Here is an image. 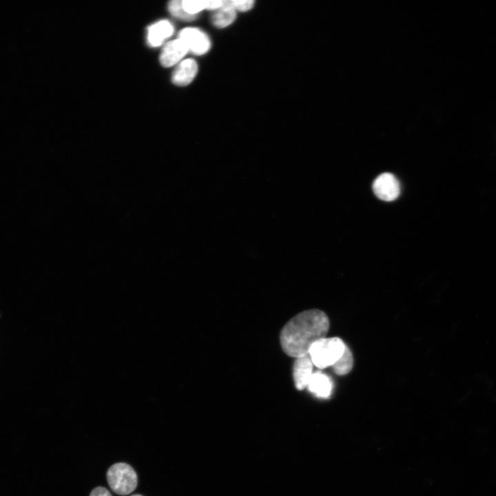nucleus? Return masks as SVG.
Here are the masks:
<instances>
[{"instance_id": "obj_1", "label": "nucleus", "mask_w": 496, "mask_h": 496, "mask_svg": "<svg viewBox=\"0 0 496 496\" xmlns=\"http://www.w3.org/2000/svg\"><path fill=\"white\" fill-rule=\"evenodd\" d=\"M329 326L328 316L320 309L299 313L284 326L280 332L282 350L289 356L296 358L308 355L311 346L326 337Z\"/></svg>"}, {"instance_id": "obj_2", "label": "nucleus", "mask_w": 496, "mask_h": 496, "mask_svg": "<svg viewBox=\"0 0 496 496\" xmlns=\"http://www.w3.org/2000/svg\"><path fill=\"white\" fill-rule=\"evenodd\" d=\"M345 347V343L338 337H325L311 346L308 355L314 366L322 369L332 366L342 356Z\"/></svg>"}, {"instance_id": "obj_3", "label": "nucleus", "mask_w": 496, "mask_h": 496, "mask_svg": "<svg viewBox=\"0 0 496 496\" xmlns=\"http://www.w3.org/2000/svg\"><path fill=\"white\" fill-rule=\"evenodd\" d=\"M106 477L112 490L119 495L130 494L138 484L136 471L130 464L123 462L112 464L107 471Z\"/></svg>"}, {"instance_id": "obj_4", "label": "nucleus", "mask_w": 496, "mask_h": 496, "mask_svg": "<svg viewBox=\"0 0 496 496\" xmlns=\"http://www.w3.org/2000/svg\"><path fill=\"white\" fill-rule=\"evenodd\" d=\"M178 39L183 41L189 51L196 55L205 54L211 46L208 36L195 28L183 29L179 32Z\"/></svg>"}, {"instance_id": "obj_5", "label": "nucleus", "mask_w": 496, "mask_h": 496, "mask_svg": "<svg viewBox=\"0 0 496 496\" xmlns=\"http://www.w3.org/2000/svg\"><path fill=\"white\" fill-rule=\"evenodd\" d=\"M373 189L376 196L384 201L396 199L400 192L399 182L391 173L378 176L373 182Z\"/></svg>"}, {"instance_id": "obj_6", "label": "nucleus", "mask_w": 496, "mask_h": 496, "mask_svg": "<svg viewBox=\"0 0 496 496\" xmlns=\"http://www.w3.org/2000/svg\"><path fill=\"white\" fill-rule=\"evenodd\" d=\"M185 44L180 39L167 42L162 49L160 61L163 66L169 68L178 63L188 52Z\"/></svg>"}, {"instance_id": "obj_7", "label": "nucleus", "mask_w": 496, "mask_h": 496, "mask_svg": "<svg viewBox=\"0 0 496 496\" xmlns=\"http://www.w3.org/2000/svg\"><path fill=\"white\" fill-rule=\"evenodd\" d=\"M313 366L309 355L296 359L293 367V377L298 390L301 391L307 387L313 374Z\"/></svg>"}, {"instance_id": "obj_8", "label": "nucleus", "mask_w": 496, "mask_h": 496, "mask_svg": "<svg viewBox=\"0 0 496 496\" xmlns=\"http://www.w3.org/2000/svg\"><path fill=\"white\" fill-rule=\"evenodd\" d=\"M198 72V65L193 59L180 61L172 74V82L178 86L189 84Z\"/></svg>"}, {"instance_id": "obj_9", "label": "nucleus", "mask_w": 496, "mask_h": 496, "mask_svg": "<svg viewBox=\"0 0 496 496\" xmlns=\"http://www.w3.org/2000/svg\"><path fill=\"white\" fill-rule=\"evenodd\" d=\"M174 32L172 24L167 20L159 21L148 28L147 39L152 47L161 45Z\"/></svg>"}, {"instance_id": "obj_10", "label": "nucleus", "mask_w": 496, "mask_h": 496, "mask_svg": "<svg viewBox=\"0 0 496 496\" xmlns=\"http://www.w3.org/2000/svg\"><path fill=\"white\" fill-rule=\"evenodd\" d=\"M307 387L316 396L327 398L331 394L333 385L331 379L327 375L321 372H316L312 374Z\"/></svg>"}, {"instance_id": "obj_11", "label": "nucleus", "mask_w": 496, "mask_h": 496, "mask_svg": "<svg viewBox=\"0 0 496 496\" xmlns=\"http://www.w3.org/2000/svg\"><path fill=\"white\" fill-rule=\"evenodd\" d=\"M236 17V10L231 6L229 0H223L222 7L213 14L211 22L217 28H225L233 23Z\"/></svg>"}, {"instance_id": "obj_12", "label": "nucleus", "mask_w": 496, "mask_h": 496, "mask_svg": "<svg viewBox=\"0 0 496 496\" xmlns=\"http://www.w3.org/2000/svg\"><path fill=\"white\" fill-rule=\"evenodd\" d=\"M353 365V357L350 349L346 345L342 356L332 366L335 373L344 375L349 373Z\"/></svg>"}, {"instance_id": "obj_13", "label": "nucleus", "mask_w": 496, "mask_h": 496, "mask_svg": "<svg viewBox=\"0 0 496 496\" xmlns=\"http://www.w3.org/2000/svg\"><path fill=\"white\" fill-rule=\"evenodd\" d=\"M169 11L170 13L178 19L191 21L196 18V16H193L187 14L183 8L182 1L174 0L169 3L168 5Z\"/></svg>"}, {"instance_id": "obj_14", "label": "nucleus", "mask_w": 496, "mask_h": 496, "mask_svg": "<svg viewBox=\"0 0 496 496\" xmlns=\"http://www.w3.org/2000/svg\"><path fill=\"white\" fill-rule=\"evenodd\" d=\"M207 1L184 0L182 1L183 10L189 14L196 16V14L206 9Z\"/></svg>"}, {"instance_id": "obj_15", "label": "nucleus", "mask_w": 496, "mask_h": 496, "mask_svg": "<svg viewBox=\"0 0 496 496\" xmlns=\"http://www.w3.org/2000/svg\"><path fill=\"white\" fill-rule=\"evenodd\" d=\"M231 6L236 10L245 12L252 8L254 1L252 0H229Z\"/></svg>"}, {"instance_id": "obj_16", "label": "nucleus", "mask_w": 496, "mask_h": 496, "mask_svg": "<svg viewBox=\"0 0 496 496\" xmlns=\"http://www.w3.org/2000/svg\"><path fill=\"white\" fill-rule=\"evenodd\" d=\"M90 496H112L110 491L105 487L97 486L90 493Z\"/></svg>"}, {"instance_id": "obj_17", "label": "nucleus", "mask_w": 496, "mask_h": 496, "mask_svg": "<svg viewBox=\"0 0 496 496\" xmlns=\"http://www.w3.org/2000/svg\"><path fill=\"white\" fill-rule=\"evenodd\" d=\"M223 0L207 1L206 9L216 10L222 7Z\"/></svg>"}, {"instance_id": "obj_18", "label": "nucleus", "mask_w": 496, "mask_h": 496, "mask_svg": "<svg viewBox=\"0 0 496 496\" xmlns=\"http://www.w3.org/2000/svg\"><path fill=\"white\" fill-rule=\"evenodd\" d=\"M131 496H143V495H140V494H134V495H131Z\"/></svg>"}]
</instances>
